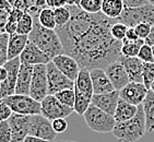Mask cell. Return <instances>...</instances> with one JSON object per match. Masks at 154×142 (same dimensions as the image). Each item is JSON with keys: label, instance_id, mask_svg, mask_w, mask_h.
Masks as SVG:
<instances>
[{"label": "cell", "instance_id": "obj_1", "mask_svg": "<svg viewBox=\"0 0 154 142\" xmlns=\"http://www.w3.org/2000/svg\"><path fill=\"white\" fill-rule=\"evenodd\" d=\"M117 20L107 18L102 12L91 29L77 39L67 55L77 60L81 69H105L118 60L122 55V42L114 39L110 29Z\"/></svg>", "mask_w": 154, "mask_h": 142}, {"label": "cell", "instance_id": "obj_2", "mask_svg": "<svg viewBox=\"0 0 154 142\" xmlns=\"http://www.w3.org/2000/svg\"><path fill=\"white\" fill-rule=\"evenodd\" d=\"M33 18H34V27L29 35V39L31 43L35 44L51 60L58 55L65 54L63 45L56 30H49L43 26L38 22L37 15Z\"/></svg>", "mask_w": 154, "mask_h": 142}, {"label": "cell", "instance_id": "obj_3", "mask_svg": "<svg viewBox=\"0 0 154 142\" xmlns=\"http://www.w3.org/2000/svg\"><path fill=\"white\" fill-rule=\"evenodd\" d=\"M146 127H145V117L142 105H139V110L134 118L127 122H116L113 130V134L118 142H137L144 136Z\"/></svg>", "mask_w": 154, "mask_h": 142}, {"label": "cell", "instance_id": "obj_4", "mask_svg": "<svg viewBox=\"0 0 154 142\" xmlns=\"http://www.w3.org/2000/svg\"><path fill=\"white\" fill-rule=\"evenodd\" d=\"M74 92H75V104L74 112L78 115L83 116L92 104V97L94 95L92 79L90 70L81 69L77 80L74 81Z\"/></svg>", "mask_w": 154, "mask_h": 142}, {"label": "cell", "instance_id": "obj_5", "mask_svg": "<svg viewBox=\"0 0 154 142\" xmlns=\"http://www.w3.org/2000/svg\"><path fill=\"white\" fill-rule=\"evenodd\" d=\"M84 120L88 127L92 131L100 133L113 132L116 126V119L113 115L107 114L106 112L100 110L98 107L94 106L93 104L90 105L85 113H84Z\"/></svg>", "mask_w": 154, "mask_h": 142}, {"label": "cell", "instance_id": "obj_6", "mask_svg": "<svg viewBox=\"0 0 154 142\" xmlns=\"http://www.w3.org/2000/svg\"><path fill=\"white\" fill-rule=\"evenodd\" d=\"M117 22L126 24L128 27H134L140 23H149L154 25V6L148 3L139 8H125Z\"/></svg>", "mask_w": 154, "mask_h": 142}, {"label": "cell", "instance_id": "obj_7", "mask_svg": "<svg viewBox=\"0 0 154 142\" xmlns=\"http://www.w3.org/2000/svg\"><path fill=\"white\" fill-rule=\"evenodd\" d=\"M6 104H8L12 112L20 115H39L41 114V102L36 101L30 95L14 94L9 97L1 100Z\"/></svg>", "mask_w": 154, "mask_h": 142}, {"label": "cell", "instance_id": "obj_8", "mask_svg": "<svg viewBox=\"0 0 154 142\" xmlns=\"http://www.w3.org/2000/svg\"><path fill=\"white\" fill-rule=\"evenodd\" d=\"M41 114L49 120H55L59 118H67L74 112L73 108L68 107L60 103L55 95L48 94L41 102Z\"/></svg>", "mask_w": 154, "mask_h": 142}, {"label": "cell", "instance_id": "obj_9", "mask_svg": "<svg viewBox=\"0 0 154 142\" xmlns=\"http://www.w3.org/2000/svg\"><path fill=\"white\" fill-rule=\"evenodd\" d=\"M29 95L38 102H42L48 95L47 65L34 66Z\"/></svg>", "mask_w": 154, "mask_h": 142}, {"label": "cell", "instance_id": "obj_10", "mask_svg": "<svg viewBox=\"0 0 154 142\" xmlns=\"http://www.w3.org/2000/svg\"><path fill=\"white\" fill-rule=\"evenodd\" d=\"M29 134L38 137L41 139L47 140L51 142L55 141L57 137V132L54 130L53 122L44 117L42 114L31 116Z\"/></svg>", "mask_w": 154, "mask_h": 142}, {"label": "cell", "instance_id": "obj_11", "mask_svg": "<svg viewBox=\"0 0 154 142\" xmlns=\"http://www.w3.org/2000/svg\"><path fill=\"white\" fill-rule=\"evenodd\" d=\"M48 94L55 95L66 89H74V82L66 77L53 61L47 63Z\"/></svg>", "mask_w": 154, "mask_h": 142}, {"label": "cell", "instance_id": "obj_12", "mask_svg": "<svg viewBox=\"0 0 154 142\" xmlns=\"http://www.w3.org/2000/svg\"><path fill=\"white\" fill-rule=\"evenodd\" d=\"M20 66V57L9 60L5 65V67L8 70V77L2 83H0V101L15 94V88H17V81H18Z\"/></svg>", "mask_w": 154, "mask_h": 142}, {"label": "cell", "instance_id": "obj_13", "mask_svg": "<svg viewBox=\"0 0 154 142\" xmlns=\"http://www.w3.org/2000/svg\"><path fill=\"white\" fill-rule=\"evenodd\" d=\"M148 92L149 90L146 89V86L143 83L131 81L124 89L119 91V95H120V98L124 101L132 104V105H136V106H139V105H142V103L144 102Z\"/></svg>", "mask_w": 154, "mask_h": 142}, {"label": "cell", "instance_id": "obj_14", "mask_svg": "<svg viewBox=\"0 0 154 142\" xmlns=\"http://www.w3.org/2000/svg\"><path fill=\"white\" fill-rule=\"evenodd\" d=\"M31 116L20 115L13 113L9 118V124L12 130V142H24V139L29 136Z\"/></svg>", "mask_w": 154, "mask_h": 142}, {"label": "cell", "instance_id": "obj_15", "mask_svg": "<svg viewBox=\"0 0 154 142\" xmlns=\"http://www.w3.org/2000/svg\"><path fill=\"white\" fill-rule=\"evenodd\" d=\"M105 71H106L107 76H108V78L113 83L115 90H117V91L122 90L128 83L131 82L129 74H128L127 70L125 68V66L118 60L109 63L105 68Z\"/></svg>", "mask_w": 154, "mask_h": 142}, {"label": "cell", "instance_id": "obj_16", "mask_svg": "<svg viewBox=\"0 0 154 142\" xmlns=\"http://www.w3.org/2000/svg\"><path fill=\"white\" fill-rule=\"evenodd\" d=\"M51 61L55 63V66L65 74L66 77H68L73 82L77 80L81 68L73 57L69 56L67 54H61V55H58V56L55 57Z\"/></svg>", "mask_w": 154, "mask_h": 142}, {"label": "cell", "instance_id": "obj_17", "mask_svg": "<svg viewBox=\"0 0 154 142\" xmlns=\"http://www.w3.org/2000/svg\"><path fill=\"white\" fill-rule=\"evenodd\" d=\"M21 63H27V65H47L51 59L43 51H41L35 44L29 42L26 47L20 55Z\"/></svg>", "mask_w": 154, "mask_h": 142}, {"label": "cell", "instance_id": "obj_18", "mask_svg": "<svg viewBox=\"0 0 154 142\" xmlns=\"http://www.w3.org/2000/svg\"><path fill=\"white\" fill-rule=\"evenodd\" d=\"M119 91H113L110 93H104V94H94L92 97V104L94 106L98 107L100 110L106 112L109 115H115L116 108L118 105Z\"/></svg>", "mask_w": 154, "mask_h": 142}, {"label": "cell", "instance_id": "obj_19", "mask_svg": "<svg viewBox=\"0 0 154 142\" xmlns=\"http://www.w3.org/2000/svg\"><path fill=\"white\" fill-rule=\"evenodd\" d=\"M94 94H104L116 91L105 69H93L90 71Z\"/></svg>", "mask_w": 154, "mask_h": 142}, {"label": "cell", "instance_id": "obj_20", "mask_svg": "<svg viewBox=\"0 0 154 142\" xmlns=\"http://www.w3.org/2000/svg\"><path fill=\"white\" fill-rule=\"evenodd\" d=\"M118 61H120L125 66L127 70L130 81L138 83H143V68L144 62L140 60L138 57H125L120 55L118 58Z\"/></svg>", "mask_w": 154, "mask_h": 142}, {"label": "cell", "instance_id": "obj_21", "mask_svg": "<svg viewBox=\"0 0 154 142\" xmlns=\"http://www.w3.org/2000/svg\"><path fill=\"white\" fill-rule=\"evenodd\" d=\"M33 70H34V66L21 63L18 74V81H17V88H15V94H30Z\"/></svg>", "mask_w": 154, "mask_h": 142}, {"label": "cell", "instance_id": "obj_22", "mask_svg": "<svg viewBox=\"0 0 154 142\" xmlns=\"http://www.w3.org/2000/svg\"><path fill=\"white\" fill-rule=\"evenodd\" d=\"M29 42H30L29 35H23V34H19V33L9 35V43H8L9 60L20 57V55L24 51V48L26 47Z\"/></svg>", "mask_w": 154, "mask_h": 142}, {"label": "cell", "instance_id": "obj_23", "mask_svg": "<svg viewBox=\"0 0 154 142\" xmlns=\"http://www.w3.org/2000/svg\"><path fill=\"white\" fill-rule=\"evenodd\" d=\"M138 110H139V106L132 105V104L119 98L118 105H117L115 115H114L116 122H127L129 119L134 118V116L137 115V113H138Z\"/></svg>", "mask_w": 154, "mask_h": 142}, {"label": "cell", "instance_id": "obj_24", "mask_svg": "<svg viewBox=\"0 0 154 142\" xmlns=\"http://www.w3.org/2000/svg\"><path fill=\"white\" fill-rule=\"evenodd\" d=\"M145 117V127L148 132L154 131V92L149 90L148 95L142 103Z\"/></svg>", "mask_w": 154, "mask_h": 142}, {"label": "cell", "instance_id": "obj_25", "mask_svg": "<svg viewBox=\"0 0 154 142\" xmlns=\"http://www.w3.org/2000/svg\"><path fill=\"white\" fill-rule=\"evenodd\" d=\"M124 10L125 5L122 0H103L102 13L106 15L107 18L117 20L122 15Z\"/></svg>", "mask_w": 154, "mask_h": 142}, {"label": "cell", "instance_id": "obj_26", "mask_svg": "<svg viewBox=\"0 0 154 142\" xmlns=\"http://www.w3.org/2000/svg\"><path fill=\"white\" fill-rule=\"evenodd\" d=\"M145 44V39H139L138 41H122V55L125 57H138L139 51L142 47V45Z\"/></svg>", "mask_w": 154, "mask_h": 142}, {"label": "cell", "instance_id": "obj_27", "mask_svg": "<svg viewBox=\"0 0 154 142\" xmlns=\"http://www.w3.org/2000/svg\"><path fill=\"white\" fill-rule=\"evenodd\" d=\"M37 19H38V22L46 29H49V30H56L57 24H56V19H55V12L54 9L47 7V8H44L39 12V14L37 15Z\"/></svg>", "mask_w": 154, "mask_h": 142}, {"label": "cell", "instance_id": "obj_28", "mask_svg": "<svg viewBox=\"0 0 154 142\" xmlns=\"http://www.w3.org/2000/svg\"><path fill=\"white\" fill-rule=\"evenodd\" d=\"M33 27H34V18H33V15L30 14L29 12H24L22 17L20 18V20H19L17 33L23 34V35H30Z\"/></svg>", "mask_w": 154, "mask_h": 142}, {"label": "cell", "instance_id": "obj_29", "mask_svg": "<svg viewBox=\"0 0 154 142\" xmlns=\"http://www.w3.org/2000/svg\"><path fill=\"white\" fill-rule=\"evenodd\" d=\"M24 13V11L18 9H12L9 13V18H8V23L6 26V33L12 35L15 34L17 30H18V23L20 18L22 17V14Z\"/></svg>", "mask_w": 154, "mask_h": 142}, {"label": "cell", "instance_id": "obj_30", "mask_svg": "<svg viewBox=\"0 0 154 142\" xmlns=\"http://www.w3.org/2000/svg\"><path fill=\"white\" fill-rule=\"evenodd\" d=\"M54 12H55L57 26H63L71 20V10L69 6L56 8V9H54Z\"/></svg>", "mask_w": 154, "mask_h": 142}, {"label": "cell", "instance_id": "obj_31", "mask_svg": "<svg viewBox=\"0 0 154 142\" xmlns=\"http://www.w3.org/2000/svg\"><path fill=\"white\" fill-rule=\"evenodd\" d=\"M55 96L60 103L74 110V104H75V92H74V89L62 90V91L58 92L57 94H55Z\"/></svg>", "mask_w": 154, "mask_h": 142}, {"label": "cell", "instance_id": "obj_32", "mask_svg": "<svg viewBox=\"0 0 154 142\" xmlns=\"http://www.w3.org/2000/svg\"><path fill=\"white\" fill-rule=\"evenodd\" d=\"M102 6H103V0H81L79 8L88 13L95 14L102 12Z\"/></svg>", "mask_w": 154, "mask_h": 142}, {"label": "cell", "instance_id": "obj_33", "mask_svg": "<svg viewBox=\"0 0 154 142\" xmlns=\"http://www.w3.org/2000/svg\"><path fill=\"white\" fill-rule=\"evenodd\" d=\"M8 43L9 34H0V66H5L9 61L8 57Z\"/></svg>", "mask_w": 154, "mask_h": 142}, {"label": "cell", "instance_id": "obj_34", "mask_svg": "<svg viewBox=\"0 0 154 142\" xmlns=\"http://www.w3.org/2000/svg\"><path fill=\"white\" fill-rule=\"evenodd\" d=\"M154 81V62H144L143 68V84L150 90Z\"/></svg>", "mask_w": 154, "mask_h": 142}, {"label": "cell", "instance_id": "obj_35", "mask_svg": "<svg viewBox=\"0 0 154 142\" xmlns=\"http://www.w3.org/2000/svg\"><path fill=\"white\" fill-rule=\"evenodd\" d=\"M129 27L124 23H120V22H116L115 24H113V26L110 29V33L113 35L114 39H116L117 41L122 42L126 39V34H127V31Z\"/></svg>", "mask_w": 154, "mask_h": 142}, {"label": "cell", "instance_id": "obj_36", "mask_svg": "<svg viewBox=\"0 0 154 142\" xmlns=\"http://www.w3.org/2000/svg\"><path fill=\"white\" fill-rule=\"evenodd\" d=\"M12 9L22 10L24 12H29L34 6V0H8Z\"/></svg>", "mask_w": 154, "mask_h": 142}, {"label": "cell", "instance_id": "obj_37", "mask_svg": "<svg viewBox=\"0 0 154 142\" xmlns=\"http://www.w3.org/2000/svg\"><path fill=\"white\" fill-rule=\"evenodd\" d=\"M0 142H12V130L8 120L0 122Z\"/></svg>", "mask_w": 154, "mask_h": 142}, {"label": "cell", "instance_id": "obj_38", "mask_svg": "<svg viewBox=\"0 0 154 142\" xmlns=\"http://www.w3.org/2000/svg\"><path fill=\"white\" fill-rule=\"evenodd\" d=\"M138 58L142 60L143 62H154L153 61V54H152V46L145 43L142 45V47L140 49Z\"/></svg>", "mask_w": 154, "mask_h": 142}, {"label": "cell", "instance_id": "obj_39", "mask_svg": "<svg viewBox=\"0 0 154 142\" xmlns=\"http://www.w3.org/2000/svg\"><path fill=\"white\" fill-rule=\"evenodd\" d=\"M152 25L149 23H140L138 24L137 26H134V30H136L137 34L139 36V39H145L149 36L150 32H151Z\"/></svg>", "mask_w": 154, "mask_h": 142}, {"label": "cell", "instance_id": "obj_40", "mask_svg": "<svg viewBox=\"0 0 154 142\" xmlns=\"http://www.w3.org/2000/svg\"><path fill=\"white\" fill-rule=\"evenodd\" d=\"M13 112L10 108V106L8 104H6L5 102L0 101V122H6L9 120V118L12 116Z\"/></svg>", "mask_w": 154, "mask_h": 142}, {"label": "cell", "instance_id": "obj_41", "mask_svg": "<svg viewBox=\"0 0 154 142\" xmlns=\"http://www.w3.org/2000/svg\"><path fill=\"white\" fill-rule=\"evenodd\" d=\"M53 127H54V130L56 131L57 133H62L67 130L68 122H67V120L65 118L55 119V120H53Z\"/></svg>", "mask_w": 154, "mask_h": 142}, {"label": "cell", "instance_id": "obj_42", "mask_svg": "<svg viewBox=\"0 0 154 142\" xmlns=\"http://www.w3.org/2000/svg\"><path fill=\"white\" fill-rule=\"evenodd\" d=\"M125 8H139L149 3V0H122Z\"/></svg>", "mask_w": 154, "mask_h": 142}, {"label": "cell", "instance_id": "obj_43", "mask_svg": "<svg viewBox=\"0 0 154 142\" xmlns=\"http://www.w3.org/2000/svg\"><path fill=\"white\" fill-rule=\"evenodd\" d=\"M9 11L5 12L3 14L0 15V34L6 33V26L8 23V18H9Z\"/></svg>", "mask_w": 154, "mask_h": 142}, {"label": "cell", "instance_id": "obj_44", "mask_svg": "<svg viewBox=\"0 0 154 142\" xmlns=\"http://www.w3.org/2000/svg\"><path fill=\"white\" fill-rule=\"evenodd\" d=\"M126 39V41H131V42H134L139 39V36L137 34L134 27H129V29H128L127 34H126V39Z\"/></svg>", "mask_w": 154, "mask_h": 142}, {"label": "cell", "instance_id": "obj_45", "mask_svg": "<svg viewBox=\"0 0 154 142\" xmlns=\"http://www.w3.org/2000/svg\"><path fill=\"white\" fill-rule=\"evenodd\" d=\"M24 142H51V141H47V140H44V139H41L38 137H34V136H29L24 139Z\"/></svg>", "mask_w": 154, "mask_h": 142}, {"label": "cell", "instance_id": "obj_46", "mask_svg": "<svg viewBox=\"0 0 154 142\" xmlns=\"http://www.w3.org/2000/svg\"><path fill=\"white\" fill-rule=\"evenodd\" d=\"M8 77V70L5 66H0V83H2Z\"/></svg>", "mask_w": 154, "mask_h": 142}, {"label": "cell", "instance_id": "obj_47", "mask_svg": "<svg viewBox=\"0 0 154 142\" xmlns=\"http://www.w3.org/2000/svg\"><path fill=\"white\" fill-rule=\"evenodd\" d=\"M0 10H7V11H11L12 8L8 0H0Z\"/></svg>", "mask_w": 154, "mask_h": 142}, {"label": "cell", "instance_id": "obj_48", "mask_svg": "<svg viewBox=\"0 0 154 142\" xmlns=\"http://www.w3.org/2000/svg\"><path fill=\"white\" fill-rule=\"evenodd\" d=\"M145 43H146V44H149V45H151V46H153V45H154V25L152 26L151 32H150L149 36L145 39Z\"/></svg>", "mask_w": 154, "mask_h": 142}, {"label": "cell", "instance_id": "obj_49", "mask_svg": "<svg viewBox=\"0 0 154 142\" xmlns=\"http://www.w3.org/2000/svg\"><path fill=\"white\" fill-rule=\"evenodd\" d=\"M55 142V141H54ZM56 142H77V141H70V140H60V141H56Z\"/></svg>", "mask_w": 154, "mask_h": 142}, {"label": "cell", "instance_id": "obj_50", "mask_svg": "<svg viewBox=\"0 0 154 142\" xmlns=\"http://www.w3.org/2000/svg\"><path fill=\"white\" fill-rule=\"evenodd\" d=\"M5 12H7V10H0V15H1V14H3V13H5Z\"/></svg>", "mask_w": 154, "mask_h": 142}, {"label": "cell", "instance_id": "obj_51", "mask_svg": "<svg viewBox=\"0 0 154 142\" xmlns=\"http://www.w3.org/2000/svg\"><path fill=\"white\" fill-rule=\"evenodd\" d=\"M149 3H151L152 6H154V0H149Z\"/></svg>", "mask_w": 154, "mask_h": 142}, {"label": "cell", "instance_id": "obj_52", "mask_svg": "<svg viewBox=\"0 0 154 142\" xmlns=\"http://www.w3.org/2000/svg\"><path fill=\"white\" fill-rule=\"evenodd\" d=\"M152 54H153V61H154V45L152 46Z\"/></svg>", "mask_w": 154, "mask_h": 142}, {"label": "cell", "instance_id": "obj_53", "mask_svg": "<svg viewBox=\"0 0 154 142\" xmlns=\"http://www.w3.org/2000/svg\"><path fill=\"white\" fill-rule=\"evenodd\" d=\"M150 90H152V91L154 92V81H153V83H152V86H151V89Z\"/></svg>", "mask_w": 154, "mask_h": 142}]
</instances>
